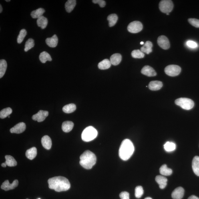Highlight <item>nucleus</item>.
<instances>
[{"mask_svg":"<svg viewBox=\"0 0 199 199\" xmlns=\"http://www.w3.org/2000/svg\"><path fill=\"white\" fill-rule=\"evenodd\" d=\"M45 12V10L42 8H39L37 10L33 11L31 13V16L33 19H38L39 17L43 16L44 13Z\"/></svg>","mask_w":199,"mask_h":199,"instance_id":"obj_27","label":"nucleus"},{"mask_svg":"<svg viewBox=\"0 0 199 199\" xmlns=\"http://www.w3.org/2000/svg\"><path fill=\"white\" fill-rule=\"evenodd\" d=\"M165 150L168 152H172L176 149V145L172 142H167L164 145Z\"/></svg>","mask_w":199,"mask_h":199,"instance_id":"obj_34","label":"nucleus"},{"mask_svg":"<svg viewBox=\"0 0 199 199\" xmlns=\"http://www.w3.org/2000/svg\"><path fill=\"white\" fill-rule=\"evenodd\" d=\"M93 2L95 4H98L101 7H105L106 3L103 0H93Z\"/></svg>","mask_w":199,"mask_h":199,"instance_id":"obj_41","label":"nucleus"},{"mask_svg":"<svg viewBox=\"0 0 199 199\" xmlns=\"http://www.w3.org/2000/svg\"><path fill=\"white\" fill-rule=\"evenodd\" d=\"M26 125L23 122L20 123L10 129V132L12 133L21 134L25 130Z\"/></svg>","mask_w":199,"mask_h":199,"instance_id":"obj_12","label":"nucleus"},{"mask_svg":"<svg viewBox=\"0 0 199 199\" xmlns=\"http://www.w3.org/2000/svg\"><path fill=\"white\" fill-rule=\"evenodd\" d=\"M98 132L96 129L92 126L86 127L83 131L81 137L83 141L88 142L96 138Z\"/></svg>","mask_w":199,"mask_h":199,"instance_id":"obj_4","label":"nucleus"},{"mask_svg":"<svg viewBox=\"0 0 199 199\" xmlns=\"http://www.w3.org/2000/svg\"><path fill=\"white\" fill-rule=\"evenodd\" d=\"M10 116H9L8 117L9 118H10Z\"/></svg>","mask_w":199,"mask_h":199,"instance_id":"obj_51","label":"nucleus"},{"mask_svg":"<svg viewBox=\"0 0 199 199\" xmlns=\"http://www.w3.org/2000/svg\"><path fill=\"white\" fill-rule=\"evenodd\" d=\"M27 34L26 30L25 29H23L20 31L19 34L17 38V42L18 44H21L22 42L24 39Z\"/></svg>","mask_w":199,"mask_h":199,"instance_id":"obj_38","label":"nucleus"},{"mask_svg":"<svg viewBox=\"0 0 199 199\" xmlns=\"http://www.w3.org/2000/svg\"><path fill=\"white\" fill-rule=\"evenodd\" d=\"M159 171L160 174L163 176H169L172 174V169L168 168L166 164H164L161 166Z\"/></svg>","mask_w":199,"mask_h":199,"instance_id":"obj_29","label":"nucleus"},{"mask_svg":"<svg viewBox=\"0 0 199 199\" xmlns=\"http://www.w3.org/2000/svg\"><path fill=\"white\" fill-rule=\"evenodd\" d=\"M153 44L152 42L150 41H147L144 44L143 47L141 48V51L143 53H146L149 54V53L152 52Z\"/></svg>","mask_w":199,"mask_h":199,"instance_id":"obj_21","label":"nucleus"},{"mask_svg":"<svg viewBox=\"0 0 199 199\" xmlns=\"http://www.w3.org/2000/svg\"><path fill=\"white\" fill-rule=\"evenodd\" d=\"M7 67V61L4 59L0 61V78H1L5 75Z\"/></svg>","mask_w":199,"mask_h":199,"instance_id":"obj_31","label":"nucleus"},{"mask_svg":"<svg viewBox=\"0 0 199 199\" xmlns=\"http://www.w3.org/2000/svg\"><path fill=\"white\" fill-rule=\"evenodd\" d=\"M181 71V67L179 66L174 65H168L164 69L165 72L167 75L173 77L178 75Z\"/></svg>","mask_w":199,"mask_h":199,"instance_id":"obj_7","label":"nucleus"},{"mask_svg":"<svg viewBox=\"0 0 199 199\" xmlns=\"http://www.w3.org/2000/svg\"><path fill=\"white\" fill-rule=\"evenodd\" d=\"M189 23L193 26L199 28V20L194 18H190L188 19Z\"/></svg>","mask_w":199,"mask_h":199,"instance_id":"obj_40","label":"nucleus"},{"mask_svg":"<svg viewBox=\"0 0 199 199\" xmlns=\"http://www.w3.org/2000/svg\"><path fill=\"white\" fill-rule=\"evenodd\" d=\"M111 63L108 59H104L99 63L98 67L99 69L105 70L108 69L111 66Z\"/></svg>","mask_w":199,"mask_h":199,"instance_id":"obj_26","label":"nucleus"},{"mask_svg":"<svg viewBox=\"0 0 199 199\" xmlns=\"http://www.w3.org/2000/svg\"><path fill=\"white\" fill-rule=\"evenodd\" d=\"M144 42H141V43H140V44L141 45H143V44H144Z\"/></svg>","mask_w":199,"mask_h":199,"instance_id":"obj_48","label":"nucleus"},{"mask_svg":"<svg viewBox=\"0 0 199 199\" xmlns=\"http://www.w3.org/2000/svg\"><path fill=\"white\" fill-rule=\"evenodd\" d=\"M34 40L32 39H29L26 42L25 45V51L27 52L34 47Z\"/></svg>","mask_w":199,"mask_h":199,"instance_id":"obj_37","label":"nucleus"},{"mask_svg":"<svg viewBox=\"0 0 199 199\" xmlns=\"http://www.w3.org/2000/svg\"><path fill=\"white\" fill-rule=\"evenodd\" d=\"M163 86V83L160 81H152L149 83L148 87L151 90L156 91L160 90Z\"/></svg>","mask_w":199,"mask_h":199,"instance_id":"obj_16","label":"nucleus"},{"mask_svg":"<svg viewBox=\"0 0 199 199\" xmlns=\"http://www.w3.org/2000/svg\"><path fill=\"white\" fill-rule=\"evenodd\" d=\"M144 199H152V198L150 197H146Z\"/></svg>","mask_w":199,"mask_h":199,"instance_id":"obj_47","label":"nucleus"},{"mask_svg":"<svg viewBox=\"0 0 199 199\" xmlns=\"http://www.w3.org/2000/svg\"><path fill=\"white\" fill-rule=\"evenodd\" d=\"M188 199H199V198L198 197L194 196V195H192V196L189 197Z\"/></svg>","mask_w":199,"mask_h":199,"instance_id":"obj_44","label":"nucleus"},{"mask_svg":"<svg viewBox=\"0 0 199 199\" xmlns=\"http://www.w3.org/2000/svg\"><path fill=\"white\" fill-rule=\"evenodd\" d=\"M131 55L135 58H142L145 56L144 53L139 49L133 51L131 53Z\"/></svg>","mask_w":199,"mask_h":199,"instance_id":"obj_36","label":"nucleus"},{"mask_svg":"<svg viewBox=\"0 0 199 199\" xmlns=\"http://www.w3.org/2000/svg\"><path fill=\"white\" fill-rule=\"evenodd\" d=\"M7 1V2H10V1H10V0H6V1Z\"/></svg>","mask_w":199,"mask_h":199,"instance_id":"obj_49","label":"nucleus"},{"mask_svg":"<svg viewBox=\"0 0 199 199\" xmlns=\"http://www.w3.org/2000/svg\"><path fill=\"white\" fill-rule=\"evenodd\" d=\"M166 15H169V13H167V14H166Z\"/></svg>","mask_w":199,"mask_h":199,"instance_id":"obj_50","label":"nucleus"},{"mask_svg":"<svg viewBox=\"0 0 199 199\" xmlns=\"http://www.w3.org/2000/svg\"><path fill=\"white\" fill-rule=\"evenodd\" d=\"M37 155V149L35 147H33L28 149L25 153L26 156L30 160H33L35 158Z\"/></svg>","mask_w":199,"mask_h":199,"instance_id":"obj_23","label":"nucleus"},{"mask_svg":"<svg viewBox=\"0 0 199 199\" xmlns=\"http://www.w3.org/2000/svg\"><path fill=\"white\" fill-rule=\"evenodd\" d=\"M174 7V3L170 0H163L160 2L159 4V8L160 11L166 14L172 12Z\"/></svg>","mask_w":199,"mask_h":199,"instance_id":"obj_6","label":"nucleus"},{"mask_svg":"<svg viewBox=\"0 0 199 199\" xmlns=\"http://www.w3.org/2000/svg\"><path fill=\"white\" fill-rule=\"evenodd\" d=\"M2 7L1 5H0V13H1L2 12Z\"/></svg>","mask_w":199,"mask_h":199,"instance_id":"obj_46","label":"nucleus"},{"mask_svg":"<svg viewBox=\"0 0 199 199\" xmlns=\"http://www.w3.org/2000/svg\"><path fill=\"white\" fill-rule=\"evenodd\" d=\"M192 168L194 174L199 176V156H195L193 159Z\"/></svg>","mask_w":199,"mask_h":199,"instance_id":"obj_19","label":"nucleus"},{"mask_svg":"<svg viewBox=\"0 0 199 199\" xmlns=\"http://www.w3.org/2000/svg\"><path fill=\"white\" fill-rule=\"evenodd\" d=\"M158 44L161 48L166 50L170 47V42L168 38L164 35H161L158 38Z\"/></svg>","mask_w":199,"mask_h":199,"instance_id":"obj_9","label":"nucleus"},{"mask_svg":"<svg viewBox=\"0 0 199 199\" xmlns=\"http://www.w3.org/2000/svg\"><path fill=\"white\" fill-rule=\"evenodd\" d=\"M119 197L121 199H129V194L127 192H123L119 194Z\"/></svg>","mask_w":199,"mask_h":199,"instance_id":"obj_42","label":"nucleus"},{"mask_svg":"<svg viewBox=\"0 0 199 199\" xmlns=\"http://www.w3.org/2000/svg\"><path fill=\"white\" fill-rule=\"evenodd\" d=\"M141 72L142 74L149 77L156 76L157 74L154 69L148 65L145 66L143 67Z\"/></svg>","mask_w":199,"mask_h":199,"instance_id":"obj_13","label":"nucleus"},{"mask_svg":"<svg viewBox=\"0 0 199 199\" xmlns=\"http://www.w3.org/2000/svg\"><path fill=\"white\" fill-rule=\"evenodd\" d=\"M39 60L42 63H45L47 61H52L51 57L49 53L46 51L42 52L39 56Z\"/></svg>","mask_w":199,"mask_h":199,"instance_id":"obj_28","label":"nucleus"},{"mask_svg":"<svg viewBox=\"0 0 199 199\" xmlns=\"http://www.w3.org/2000/svg\"><path fill=\"white\" fill-rule=\"evenodd\" d=\"M134 145L128 139H125L122 141L119 147V155L122 160L126 161L128 160L134 152Z\"/></svg>","mask_w":199,"mask_h":199,"instance_id":"obj_2","label":"nucleus"},{"mask_svg":"<svg viewBox=\"0 0 199 199\" xmlns=\"http://www.w3.org/2000/svg\"><path fill=\"white\" fill-rule=\"evenodd\" d=\"M5 163L7 166L13 167L16 166L17 163L14 158L10 155H6Z\"/></svg>","mask_w":199,"mask_h":199,"instance_id":"obj_30","label":"nucleus"},{"mask_svg":"<svg viewBox=\"0 0 199 199\" xmlns=\"http://www.w3.org/2000/svg\"><path fill=\"white\" fill-rule=\"evenodd\" d=\"M12 112V110L10 107L3 109L0 112V118L2 119L6 118V117L9 116Z\"/></svg>","mask_w":199,"mask_h":199,"instance_id":"obj_35","label":"nucleus"},{"mask_svg":"<svg viewBox=\"0 0 199 199\" xmlns=\"http://www.w3.org/2000/svg\"><path fill=\"white\" fill-rule=\"evenodd\" d=\"M76 5V1L75 0H68L65 4V8L67 12L71 13L74 9Z\"/></svg>","mask_w":199,"mask_h":199,"instance_id":"obj_25","label":"nucleus"},{"mask_svg":"<svg viewBox=\"0 0 199 199\" xmlns=\"http://www.w3.org/2000/svg\"><path fill=\"white\" fill-rule=\"evenodd\" d=\"M46 43L49 47L55 48L57 47L58 43V38L56 35H54L52 37L48 38L45 40Z\"/></svg>","mask_w":199,"mask_h":199,"instance_id":"obj_15","label":"nucleus"},{"mask_svg":"<svg viewBox=\"0 0 199 199\" xmlns=\"http://www.w3.org/2000/svg\"><path fill=\"white\" fill-rule=\"evenodd\" d=\"M175 104L186 110H190L194 107V103L192 100L187 98H180L175 100Z\"/></svg>","mask_w":199,"mask_h":199,"instance_id":"obj_5","label":"nucleus"},{"mask_svg":"<svg viewBox=\"0 0 199 199\" xmlns=\"http://www.w3.org/2000/svg\"><path fill=\"white\" fill-rule=\"evenodd\" d=\"M187 44L188 47L192 48H195L197 47L198 45L195 42L192 41H188L187 42Z\"/></svg>","mask_w":199,"mask_h":199,"instance_id":"obj_43","label":"nucleus"},{"mask_svg":"<svg viewBox=\"0 0 199 199\" xmlns=\"http://www.w3.org/2000/svg\"><path fill=\"white\" fill-rule=\"evenodd\" d=\"M50 189L57 192H64L69 190L71 184L68 179L64 177L57 176L49 179L48 181Z\"/></svg>","mask_w":199,"mask_h":199,"instance_id":"obj_1","label":"nucleus"},{"mask_svg":"<svg viewBox=\"0 0 199 199\" xmlns=\"http://www.w3.org/2000/svg\"><path fill=\"white\" fill-rule=\"evenodd\" d=\"M41 144L47 150H49L52 146V141L50 137L45 135L41 139Z\"/></svg>","mask_w":199,"mask_h":199,"instance_id":"obj_17","label":"nucleus"},{"mask_svg":"<svg viewBox=\"0 0 199 199\" xmlns=\"http://www.w3.org/2000/svg\"><path fill=\"white\" fill-rule=\"evenodd\" d=\"M144 192V190L141 186H137L135 189V196L137 198H140Z\"/></svg>","mask_w":199,"mask_h":199,"instance_id":"obj_39","label":"nucleus"},{"mask_svg":"<svg viewBox=\"0 0 199 199\" xmlns=\"http://www.w3.org/2000/svg\"><path fill=\"white\" fill-rule=\"evenodd\" d=\"M184 190L182 187H178L175 189L172 194V197L174 199H182L183 197Z\"/></svg>","mask_w":199,"mask_h":199,"instance_id":"obj_14","label":"nucleus"},{"mask_svg":"<svg viewBox=\"0 0 199 199\" xmlns=\"http://www.w3.org/2000/svg\"><path fill=\"white\" fill-rule=\"evenodd\" d=\"M80 164L83 168L90 169L96 162V157L94 153L87 150L83 153L80 157Z\"/></svg>","mask_w":199,"mask_h":199,"instance_id":"obj_3","label":"nucleus"},{"mask_svg":"<svg viewBox=\"0 0 199 199\" xmlns=\"http://www.w3.org/2000/svg\"><path fill=\"white\" fill-rule=\"evenodd\" d=\"M38 199H40V198H38Z\"/></svg>","mask_w":199,"mask_h":199,"instance_id":"obj_52","label":"nucleus"},{"mask_svg":"<svg viewBox=\"0 0 199 199\" xmlns=\"http://www.w3.org/2000/svg\"><path fill=\"white\" fill-rule=\"evenodd\" d=\"M74 124L71 121H65L62 123V128L63 132H70L73 128Z\"/></svg>","mask_w":199,"mask_h":199,"instance_id":"obj_22","label":"nucleus"},{"mask_svg":"<svg viewBox=\"0 0 199 199\" xmlns=\"http://www.w3.org/2000/svg\"><path fill=\"white\" fill-rule=\"evenodd\" d=\"M121 60H122V56L118 53L112 55L110 58L111 64L114 66L118 65L121 62Z\"/></svg>","mask_w":199,"mask_h":199,"instance_id":"obj_20","label":"nucleus"},{"mask_svg":"<svg viewBox=\"0 0 199 199\" xmlns=\"http://www.w3.org/2000/svg\"><path fill=\"white\" fill-rule=\"evenodd\" d=\"M37 23L39 27H40L42 29H44L47 27L48 23V21L47 18L43 16L37 19Z\"/></svg>","mask_w":199,"mask_h":199,"instance_id":"obj_24","label":"nucleus"},{"mask_svg":"<svg viewBox=\"0 0 199 199\" xmlns=\"http://www.w3.org/2000/svg\"><path fill=\"white\" fill-rule=\"evenodd\" d=\"M18 184L19 182L17 180L14 181L12 184H10L9 180H7L5 181L2 184L1 188L5 191L13 190L17 187Z\"/></svg>","mask_w":199,"mask_h":199,"instance_id":"obj_11","label":"nucleus"},{"mask_svg":"<svg viewBox=\"0 0 199 199\" xmlns=\"http://www.w3.org/2000/svg\"><path fill=\"white\" fill-rule=\"evenodd\" d=\"M118 17L115 14H112L107 17V20L109 21V25L110 27L114 26L116 24Z\"/></svg>","mask_w":199,"mask_h":199,"instance_id":"obj_32","label":"nucleus"},{"mask_svg":"<svg viewBox=\"0 0 199 199\" xmlns=\"http://www.w3.org/2000/svg\"><path fill=\"white\" fill-rule=\"evenodd\" d=\"M1 166L2 167H3V168H5L6 166H7V165L5 163H3L2 164Z\"/></svg>","mask_w":199,"mask_h":199,"instance_id":"obj_45","label":"nucleus"},{"mask_svg":"<svg viewBox=\"0 0 199 199\" xmlns=\"http://www.w3.org/2000/svg\"><path fill=\"white\" fill-rule=\"evenodd\" d=\"M76 109V106L73 103L65 105L63 107L62 109L63 112L67 114L74 112Z\"/></svg>","mask_w":199,"mask_h":199,"instance_id":"obj_33","label":"nucleus"},{"mask_svg":"<svg viewBox=\"0 0 199 199\" xmlns=\"http://www.w3.org/2000/svg\"><path fill=\"white\" fill-rule=\"evenodd\" d=\"M155 180L159 185V187L161 189H164L167 184L168 180L165 177L162 176H157L155 178Z\"/></svg>","mask_w":199,"mask_h":199,"instance_id":"obj_18","label":"nucleus"},{"mask_svg":"<svg viewBox=\"0 0 199 199\" xmlns=\"http://www.w3.org/2000/svg\"><path fill=\"white\" fill-rule=\"evenodd\" d=\"M49 114V113L48 111L40 110L37 114L34 115L32 118L38 122H41L45 120Z\"/></svg>","mask_w":199,"mask_h":199,"instance_id":"obj_10","label":"nucleus"},{"mask_svg":"<svg viewBox=\"0 0 199 199\" xmlns=\"http://www.w3.org/2000/svg\"><path fill=\"white\" fill-rule=\"evenodd\" d=\"M143 29L142 23L139 21H135L129 24L127 29L129 32L137 33L139 32Z\"/></svg>","mask_w":199,"mask_h":199,"instance_id":"obj_8","label":"nucleus"}]
</instances>
